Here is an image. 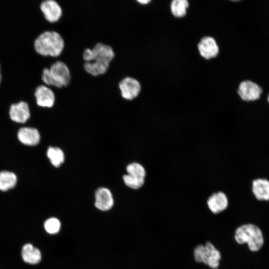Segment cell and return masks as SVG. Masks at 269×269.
<instances>
[{
    "mask_svg": "<svg viewBox=\"0 0 269 269\" xmlns=\"http://www.w3.org/2000/svg\"><path fill=\"white\" fill-rule=\"evenodd\" d=\"M19 140L27 145H35L40 141V136L38 131L35 128L24 127L19 129L17 133Z\"/></svg>",
    "mask_w": 269,
    "mask_h": 269,
    "instance_id": "5bb4252c",
    "label": "cell"
},
{
    "mask_svg": "<svg viewBox=\"0 0 269 269\" xmlns=\"http://www.w3.org/2000/svg\"><path fill=\"white\" fill-rule=\"evenodd\" d=\"M137 2L141 4H146L150 2V0H137Z\"/></svg>",
    "mask_w": 269,
    "mask_h": 269,
    "instance_id": "603a6c76",
    "label": "cell"
},
{
    "mask_svg": "<svg viewBox=\"0 0 269 269\" xmlns=\"http://www.w3.org/2000/svg\"><path fill=\"white\" fill-rule=\"evenodd\" d=\"M47 156L51 163L55 167H59L64 161V154L59 148L49 147L47 151Z\"/></svg>",
    "mask_w": 269,
    "mask_h": 269,
    "instance_id": "ac0fdd59",
    "label": "cell"
},
{
    "mask_svg": "<svg viewBox=\"0 0 269 269\" xmlns=\"http://www.w3.org/2000/svg\"><path fill=\"white\" fill-rule=\"evenodd\" d=\"M41 78L45 85L62 88L70 84L72 76L68 65L62 61L57 60L51 64L49 68L43 69Z\"/></svg>",
    "mask_w": 269,
    "mask_h": 269,
    "instance_id": "3957f363",
    "label": "cell"
},
{
    "mask_svg": "<svg viewBox=\"0 0 269 269\" xmlns=\"http://www.w3.org/2000/svg\"><path fill=\"white\" fill-rule=\"evenodd\" d=\"M124 182L128 187L137 189L143 186L144 183V179L126 174L123 176Z\"/></svg>",
    "mask_w": 269,
    "mask_h": 269,
    "instance_id": "7402d4cb",
    "label": "cell"
},
{
    "mask_svg": "<svg viewBox=\"0 0 269 269\" xmlns=\"http://www.w3.org/2000/svg\"><path fill=\"white\" fill-rule=\"evenodd\" d=\"M44 228L46 232L51 235L58 233L61 228L60 221L55 218L51 217L47 219L44 223Z\"/></svg>",
    "mask_w": 269,
    "mask_h": 269,
    "instance_id": "44dd1931",
    "label": "cell"
},
{
    "mask_svg": "<svg viewBox=\"0 0 269 269\" xmlns=\"http://www.w3.org/2000/svg\"><path fill=\"white\" fill-rule=\"evenodd\" d=\"M39 7L45 19L50 23L57 22L62 15V8L56 0H43L40 3Z\"/></svg>",
    "mask_w": 269,
    "mask_h": 269,
    "instance_id": "52a82bcc",
    "label": "cell"
},
{
    "mask_svg": "<svg viewBox=\"0 0 269 269\" xmlns=\"http://www.w3.org/2000/svg\"><path fill=\"white\" fill-rule=\"evenodd\" d=\"M235 239L239 244H248L250 250L253 252L259 251L264 244L262 231L258 226L251 224L243 225L238 228Z\"/></svg>",
    "mask_w": 269,
    "mask_h": 269,
    "instance_id": "277c9868",
    "label": "cell"
},
{
    "mask_svg": "<svg viewBox=\"0 0 269 269\" xmlns=\"http://www.w3.org/2000/svg\"><path fill=\"white\" fill-rule=\"evenodd\" d=\"M118 87L122 98L130 101L136 98L141 90L139 81L130 76H126L121 80Z\"/></svg>",
    "mask_w": 269,
    "mask_h": 269,
    "instance_id": "8992f818",
    "label": "cell"
},
{
    "mask_svg": "<svg viewBox=\"0 0 269 269\" xmlns=\"http://www.w3.org/2000/svg\"><path fill=\"white\" fill-rule=\"evenodd\" d=\"M95 205L103 211L111 209L114 205V199L110 190L105 187L99 188L95 193Z\"/></svg>",
    "mask_w": 269,
    "mask_h": 269,
    "instance_id": "8fae6325",
    "label": "cell"
},
{
    "mask_svg": "<svg viewBox=\"0 0 269 269\" xmlns=\"http://www.w3.org/2000/svg\"><path fill=\"white\" fill-rule=\"evenodd\" d=\"M252 192L257 199L269 200V180L266 178H257L252 182Z\"/></svg>",
    "mask_w": 269,
    "mask_h": 269,
    "instance_id": "9a60e30c",
    "label": "cell"
},
{
    "mask_svg": "<svg viewBox=\"0 0 269 269\" xmlns=\"http://www.w3.org/2000/svg\"><path fill=\"white\" fill-rule=\"evenodd\" d=\"M268 101H269V96H268Z\"/></svg>",
    "mask_w": 269,
    "mask_h": 269,
    "instance_id": "d4e9b609",
    "label": "cell"
},
{
    "mask_svg": "<svg viewBox=\"0 0 269 269\" xmlns=\"http://www.w3.org/2000/svg\"><path fill=\"white\" fill-rule=\"evenodd\" d=\"M188 2L186 0H174L171 3V10L173 15L180 17L184 16L188 7Z\"/></svg>",
    "mask_w": 269,
    "mask_h": 269,
    "instance_id": "d6986e66",
    "label": "cell"
},
{
    "mask_svg": "<svg viewBox=\"0 0 269 269\" xmlns=\"http://www.w3.org/2000/svg\"><path fill=\"white\" fill-rule=\"evenodd\" d=\"M63 37L58 32L47 30L40 33L34 40L35 51L43 56L57 57L63 52L65 48Z\"/></svg>",
    "mask_w": 269,
    "mask_h": 269,
    "instance_id": "7a4b0ae2",
    "label": "cell"
},
{
    "mask_svg": "<svg viewBox=\"0 0 269 269\" xmlns=\"http://www.w3.org/2000/svg\"><path fill=\"white\" fill-rule=\"evenodd\" d=\"M198 48L200 55L207 59L215 57L219 53V47L215 40L209 36L201 39Z\"/></svg>",
    "mask_w": 269,
    "mask_h": 269,
    "instance_id": "7c38bea8",
    "label": "cell"
},
{
    "mask_svg": "<svg viewBox=\"0 0 269 269\" xmlns=\"http://www.w3.org/2000/svg\"><path fill=\"white\" fill-rule=\"evenodd\" d=\"M9 115L11 120L15 122H26L30 116L28 104L24 101L11 104L9 108Z\"/></svg>",
    "mask_w": 269,
    "mask_h": 269,
    "instance_id": "30bf717a",
    "label": "cell"
},
{
    "mask_svg": "<svg viewBox=\"0 0 269 269\" xmlns=\"http://www.w3.org/2000/svg\"><path fill=\"white\" fill-rule=\"evenodd\" d=\"M207 205L212 212L214 214L219 213L227 208L228 198L223 192L213 193L208 198Z\"/></svg>",
    "mask_w": 269,
    "mask_h": 269,
    "instance_id": "4fadbf2b",
    "label": "cell"
},
{
    "mask_svg": "<svg viewBox=\"0 0 269 269\" xmlns=\"http://www.w3.org/2000/svg\"><path fill=\"white\" fill-rule=\"evenodd\" d=\"M21 256L22 260L30 265H36L41 260L40 250L30 243L25 244L21 249Z\"/></svg>",
    "mask_w": 269,
    "mask_h": 269,
    "instance_id": "2e32d148",
    "label": "cell"
},
{
    "mask_svg": "<svg viewBox=\"0 0 269 269\" xmlns=\"http://www.w3.org/2000/svg\"><path fill=\"white\" fill-rule=\"evenodd\" d=\"M128 174L138 177L144 178L146 175V172L143 166L137 162H133L129 164L127 167Z\"/></svg>",
    "mask_w": 269,
    "mask_h": 269,
    "instance_id": "ffe728a7",
    "label": "cell"
},
{
    "mask_svg": "<svg viewBox=\"0 0 269 269\" xmlns=\"http://www.w3.org/2000/svg\"><path fill=\"white\" fill-rule=\"evenodd\" d=\"M262 88L251 81L246 80L241 82L238 93L241 99L246 101H252L259 99L262 93Z\"/></svg>",
    "mask_w": 269,
    "mask_h": 269,
    "instance_id": "ba28073f",
    "label": "cell"
},
{
    "mask_svg": "<svg viewBox=\"0 0 269 269\" xmlns=\"http://www.w3.org/2000/svg\"><path fill=\"white\" fill-rule=\"evenodd\" d=\"M16 181V176L14 173L8 171L0 172V190L5 191L13 188Z\"/></svg>",
    "mask_w": 269,
    "mask_h": 269,
    "instance_id": "e0dca14e",
    "label": "cell"
},
{
    "mask_svg": "<svg viewBox=\"0 0 269 269\" xmlns=\"http://www.w3.org/2000/svg\"><path fill=\"white\" fill-rule=\"evenodd\" d=\"M194 256L197 262L203 263L214 269L218 267L221 259L220 252L210 242L206 243L205 246H197L195 248Z\"/></svg>",
    "mask_w": 269,
    "mask_h": 269,
    "instance_id": "5b68a950",
    "label": "cell"
},
{
    "mask_svg": "<svg viewBox=\"0 0 269 269\" xmlns=\"http://www.w3.org/2000/svg\"><path fill=\"white\" fill-rule=\"evenodd\" d=\"M115 55L113 47L102 42L97 43L92 49L87 48L82 53L84 71L94 77L104 75Z\"/></svg>",
    "mask_w": 269,
    "mask_h": 269,
    "instance_id": "6da1fadb",
    "label": "cell"
},
{
    "mask_svg": "<svg viewBox=\"0 0 269 269\" xmlns=\"http://www.w3.org/2000/svg\"><path fill=\"white\" fill-rule=\"evenodd\" d=\"M2 81V73H1V67L0 63V85Z\"/></svg>",
    "mask_w": 269,
    "mask_h": 269,
    "instance_id": "cb8c5ba5",
    "label": "cell"
},
{
    "mask_svg": "<svg viewBox=\"0 0 269 269\" xmlns=\"http://www.w3.org/2000/svg\"><path fill=\"white\" fill-rule=\"evenodd\" d=\"M34 96L36 104L39 107L51 108L55 104V93L51 89L44 85H39L35 88Z\"/></svg>",
    "mask_w": 269,
    "mask_h": 269,
    "instance_id": "9c48e42d",
    "label": "cell"
}]
</instances>
